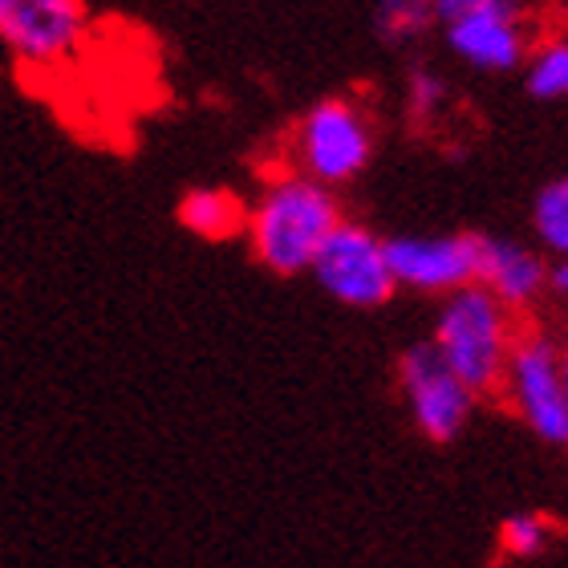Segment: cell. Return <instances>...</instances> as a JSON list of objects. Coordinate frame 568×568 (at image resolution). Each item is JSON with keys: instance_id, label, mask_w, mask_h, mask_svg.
Returning a JSON list of instances; mask_svg holds the SVG:
<instances>
[{"instance_id": "cell-1", "label": "cell", "mask_w": 568, "mask_h": 568, "mask_svg": "<svg viewBox=\"0 0 568 568\" xmlns=\"http://www.w3.org/2000/svg\"><path fill=\"white\" fill-rule=\"evenodd\" d=\"M345 215L337 195L305 175H284L264 191L248 212V248L252 256L276 276H301L313 268L325 240L337 232Z\"/></svg>"}, {"instance_id": "cell-2", "label": "cell", "mask_w": 568, "mask_h": 568, "mask_svg": "<svg viewBox=\"0 0 568 568\" xmlns=\"http://www.w3.org/2000/svg\"><path fill=\"white\" fill-rule=\"evenodd\" d=\"M516 321L504 301L487 293L484 284L459 288V293L443 296L430 345L447 369L475 394H499L504 390V374H508L511 349H516Z\"/></svg>"}, {"instance_id": "cell-3", "label": "cell", "mask_w": 568, "mask_h": 568, "mask_svg": "<svg viewBox=\"0 0 568 568\" xmlns=\"http://www.w3.org/2000/svg\"><path fill=\"white\" fill-rule=\"evenodd\" d=\"M374 159V126L349 98H325L296 126V163L321 187L354 183Z\"/></svg>"}, {"instance_id": "cell-4", "label": "cell", "mask_w": 568, "mask_h": 568, "mask_svg": "<svg viewBox=\"0 0 568 568\" xmlns=\"http://www.w3.org/2000/svg\"><path fill=\"white\" fill-rule=\"evenodd\" d=\"M504 398L520 423L548 447H568V394L560 378V345L545 333H520L504 374Z\"/></svg>"}, {"instance_id": "cell-5", "label": "cell", "mask_w": 568, "mask_h": 568, "mask_svg": "<svg viewBox=\"0 0 568 568\" xmlns=\"http://www.w3.org/2000/svg\"><path fill=\"white\" fill-rule=\"evenodd\" d=\"M308 273L321 284V293L345 308H382L398 293L386 240L354 220L337 224V232L325 240V248Z\"/></svg>"}, {"instance_id": "cell-6", "label": "cell", "mask_w": 568, "mask_h": 568, "mask_svg": "<svg viewBox=\"0 0 568 568\" xmlns=\"http://www.w3.org/2000/svg\"><path fill=\"white\" fill-rule=\"evenodd\" d=\"M398 386H403L406 410L415 418L418 435L430 443H455L463 435V426L471 423L475 398L455 374L447 369V362L438 357V349L430 342L410 345L398 357Z\"/></svg>"}, {"instance_id": "cell-7", "label": "cell", "mask_w": 568, "mask_h": 568, "mask_svg": "<svg viewBox=\"0 0 568 568\" xmlns=\"http://www.w3.org/2000/svg\"><path fill=\"white\" fill-rule=\"evenodd\" d=\"M85 0H0V45L24 65H61L85 41Z\"/></svg>"}, {"instance_id": "cell-8", "label": "cell", "mask_w": 568, "mask_h": 568, "mask_svg": "<svg viewBox=\"0 0 568 568\" xmlns=\"http://www.w3.org/2000/svg\"><path fill=\"white\" fill-rule=\"evenodd\" d=\"M479 248L484 236L455 232V236H394L386 240L398 288L450 296L479 284Z\"/></svg>"}, {"instance_id": "cell-9", "label": "cell", "mask_w": 568, "mask_h": 568, "mask_svg": "<svg viewBox=\"0 0 568 568\" xmlns=\"http://www.w3.org/2000/svg\"><path fill=\"white\" fill-rule=\"evenodd\" d=\"M450 53L467 61L471 70L484 73H508L528 61V37H524L520 9L511 12H479L463 21L443 24Z\"/></svg>"}, {"instance_id": "cell-10", "label": "cell", "mask_w": 568, "mask_h": 568, "mask_svg": "<svg viewBox=\"0 0 568 568\" xmlns=\"http://www.w3.org/2000/svg\"><path fill=\"white\" fill-rule=\"evenodd\" d=\"M479 284L487 293L516 308H532L548 293V261L520 240L484 236L479 248Z\"/></svg>"}, {"instance_id": "cell-11", "label": "cell", "mask_w": 568, "mask_h": 568, "mask_svg": "<svg viewBox=\"0 0 568 568\" xmlns=\"http://www.w3.org/2000/svg\"><path fill=\"white\" fill-rule=\"evenodd\" d=\"M179 224L200 240H232L248 227V212L236 191L227 187H191L175 207Z\"/></svg>"}, {"instance_id": "cell-12", "label": "cell", "mask_w": 568, "mask_h": 568, "mask_svg": "<svg viewBox=\"0 0 568 568\" xmlns=\"http://www.w3.org/2000/svg\"><path fill=\"white\" fill-rule=\"evenodd\" d=\"M524 85L540 102H568V37H552L528 53Z\"/></svg>"}, {"instance_id": "cell-13", "label": "cell", "mask_w": 568, "mask_h": 568, "mask_svg": "<svg viewBox=\"0 0 568 568\" xmlns=\"http://www.w3.org/2000/svg\"><path fill=\"white\" fill-rule=\"evenodd\" d=\"M435 24V0H378L374 29L386 45H410Z\"/></svg>"}, {"instance_id": "cell-14", "label": "cell", "mask_w": 568, "mask_h": 568, "mask_svg": "<svg viewBox=\"0 0 568 568\" xmlns=\"http://www.w3.org/2000/svg\"><path fill=\"white\" fill-rule=\"evenodd\" d=\"M532 232L545 252L568 256V175L540 187V195L532 203Z\"/></svg>"}, {"instance_id": "cell-15", "label": "cell", "mask_w": 568, "mask_h": 568, "mask_svg": "<svg viewBox=\"0 0 568 568\" xmlns=\"http://www.w3.org/2000/svg\"><path fill=\"white\" fill-rule=\"evenodd\" d=\"M557 536V524L540 516V511H516L499 524V548L508 552L511 560H532L540 557Z\"/></svg>"}, {"instance_id": "cell-16", "label": "cell", "mask_w": 568, "mask_h": 568, "mask_svg": "<svg viewBox=\"0 0 568 568\" xmlns=\"http://www.w3.org/2000/svg\"><path fill=\"white\" fill-rule=\"evenodd\" d=\"M443 102H447V82L435 70L415 65V70L406 73V110H410V119L430 122L443 110Z\"/></svg>"}, {"instance_id": "cell-17", "label": "cell", "mask_w": 568, "mask_h": 568, "mask_svg": "<svg viewBox=\"0 0 568 568\" xmlns=\"http://www.w3.org/2000/svg\"><path fill=\"white\" fill-rule=\"evenodd\" d=\"M520 9V0H435V21L450 24L463 17H479V12H511Z\"/></svg>"}, {"instance_id": "cell-18", "label": "cell", "mask_w": 568, "mask_h": 568, "mask_svg": "<svg viewBox=\"0 0 568 568\" xmlns=\"http://www.w3.org/2000/svg\"><path fill=\"white\" fill-rule=\"evenodd\" d=\"M548 293L568 301V256H552L548 261Z\"/></svg>"}, {"instance_id": "cell-19", "label": "cell", "mask_w": 568, "mask_h": 568, "mask_svg": "<svg viewBox=\"0 0 568 568\" xmlns=\"http://www.w3.org/2000/svg\"><path fill=\"white\" fill-rule=\"evenodd\" d=\"M560 378H565V394H568V345H560Z\"/></svg>"}]
</instances>
